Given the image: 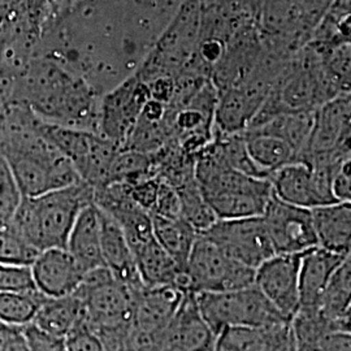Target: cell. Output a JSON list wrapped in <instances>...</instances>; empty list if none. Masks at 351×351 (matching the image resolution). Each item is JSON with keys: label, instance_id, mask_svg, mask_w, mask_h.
<instances>
[{"label": "cell", "instance_id": "obj_7", "mask_svg": "<svg viewBox=\"0 0 351 351\" xmlns=\"http://www.w3.org/2000/svg\"><path fill=\"white\" fill-rule=\"evenodd\" d=\"M199 234L233 261L254 269L275 255L262 216L217 219Z\"/></svg>", "mask_w": 351, "mask_h": 351}, {"label": "cell", "instance_id": "obj_29", "mask_svg": "<svg viewBox=\"0 0 351 351\" xmlns=\"http://www.w3.org/2000/svg\"><path fill=\"white\" fill-rule=\"evenodd\" d=\"M45 295L37 293L0 291V323L24 326L30 324L37 314Z\"/></svg>", "mask_w": 351, "mask_h": 351}, {"label": "cell", "instance_id": "obj_12", "mask_svg": "<svg viewBox=\"0 0 351 351\" xmlns=\"http://www.w3.org/2000/svg\"><path fill=\"white\" fill-rule=\"evenodd\" d=\"M216 339L202 316L197 295L186 291L175 315L158 337L155 351H213Z\"/></svg>", "mask_w": 351, "mask_h": 351}, {"label": "cell", "instance_id": "obj_35", "mask_svg": "<svg viewBox=\"0 0 351 351\" xmlns=\"http://www.w3.org/2000/svg\"><path fill=\"white\" fill-rule=\"evenodd\" d=\"M66 351H106L101 339L88 328L78 326L65 339Z\"/></svg>", "mask_w": 351, "mask_h": 351}, {"label": "cell", "instance_id": "obj_10", "mask_svg": "<svg viewBox=\"0 0 351 351\" xmlns=\"http://www.w3.org/2000/svg\"><path fill=\"white\" fill-rule=\"evenodd\" d=\"M186 291L172 285L143 287L133 316L134 351H155L156 341L175 315Z\"/></svg>", "mask_w": 351, "mask_h": 351}, {"label": "cell", "instance_id": "obj_36", "mask_svg": "<svg viewBox=\"0 0 351 351\" xmlns=\"http://www.w3.org/2000/svg\"><path fill=\"white\" fill-rule=\"evenodd\" d=\"M29 351H66L65 339L53 337L32 323L24 326Z\"/></svg>", "mask_w": 351, "mask_h": 351}, {"label": "cell", "instance_id": "obj_40", "mask_svg": "<svg viewBox=\"0 0 351 351\" xmlns=\"http://www.w3.org/2000/svg\"><path fill=\"white\" fill-rule=\"evenodd\" d=\"M213 351H219V350H213Z\"/></svg>", "mask_w": 351, "mask_h": 351}, {"label": "cell", "instance_id": "obj_16", "mask_svg": "<svg viewBox=\"0 0 351 351\" xmlns=\"http://www.w3.org/2000/svg\"><path fill=\"white\" fill-rule=\"evenodd\" d=\"M219 351H294L290 323L226 328L216 339Z\"/></svg>", "mask_w": 351, "mask_h": 351}, {"label": "cell", "instance_id": "obj_11", "mask_svg": "<svg viewBox=\"0 0 351 351\" xmlns=\"http://www.w3.org/2000/svg\"><path fill=\"white\" fill-rule=\"evenodd\" d=\"M301 254H275L255 269L254 285L289 322L300 310Z\"/></svg>", "mask_w": 351, "mask_h": 351}, {"label": "cell", "instance_id": "obj_31", "mask_svg": "<svg viewBox=\"0 0 351 351\" xmlns=\"http://www.w3.org/2000/svg\"><path fill=\"white\" fill-rule=\"evenodd\" d=\"M0 291L37 293L30 265L0 264Z\"/></svg>", "mask_w": 351, "mask_h": 351}, {"label": "cell", "instance_id": "obj_39", "mask_svg": "<svg viewBox=\"0 0 351 351\" xmlns=\"http://www.w3.org/2000/svg\"><path fill=\"white\" fill-rule=\"evenodd\" d=\"M351 159L341 164L332 181V193L337 202L351 201Z\"/></svg>", "mask_w": 351, "mask_h": 351}, {"label": "cell", "instance_id": "obj_15", "mask_svg": "<svg viewBox=\"0 0 351 351\" xmlns=\"http://www.w3.org/2000/svg\"><path fill=\"white\" fill-rule=\"evenodd\" d=\"M350 134L351 97L342 94L316 108L310 141L303 154L350 149Z\"/></svg>", "mask_w": 351, "mask_h": 351}, {"label": "cell", "instance_id": "obj_32", "mask_svg": "<svg viewBox=\"0 0 351 351\" xmlns=\"http://www.w3.org/2000/svg\"><path fill=\"white\" fill-rule=\"evenodd\" d=\"M21 201V194L16 186L12 173L0 156V223L10 221L17 206Z\"/></svg>", "mask_w": 351, "mask_h": 351}, {"label": "cell", "instance_id": "obj_21", "mask_svg": "<svg viewBox=\"0 0 351 351\" xmlns=\"http://www.w3.org/2000/svg\"><path fill=\"white\" fill-rule=\"evenodd\" d=\"M133 255L143 287L172 285L188 291L185 271L164 251L155 237L133 251Z\"/></svg>", "mask_w": 351, "mask_h": 351}, {"label": "cell", "instance_id": "obj_5", "mask_svg": "<svg viewBox=\"0 0 351 351\" xmlns=\"http://www.w3.org/2000/svg\"><path fill=\"white\" fill-rule=\"evenodd\" d=\"M39 130L73 164L81 181L93 189L106 186L110 168L120 147L101 134L52 124L38 119Z\"/></svg>", "mask_w": 351, "mask_h": 351}, {"label": "cell", "instance_id": "obj_22", "mask_svg": "<svg viewBox=\"0 0 351 351\" xmlns=\"http://www.w3.org/2000/svg\"><path fill=\"white\" fill-rule=\"evenodd\" d=\"M32 324L53 337L65 339L78 326L86 324L84 304L75 294L43 297Z\"/></svg>", "mask_w": 351, "mask_h": 351}, {"label": "cell", "instance_id": "obj_6", "mask_svg": "<svg viewBox=\"0 0 351 351\" xmlns=\"http://www.w3.org/2000/svg\"><path fill=\"white\" fill-rule=\"evenodd\" d=\"M188 291L194 294L220 293L254 284L255 269L239 263L198 234L185 267Z\"/></svg>", "mask_w": 351, "mask_h": 351}, {"label": "cell", "instance_id": "obj_34", "mask_svg": "<svg viewBox=\"0 0 351 351\" xmlns=\"http://www.w3.org/2000/svg\"><path fill=\"white\" fill-rule=\"evenodd\" d=\"M150 215H156L167 219H177L181 217V206L180 198L175 188L160 181L158 197L154 206V210Z\"/></svg>", "mask_w": 351, "mask_h": 351}, {"label": "cell", "instance_id": "obj_37", "mask_svg": "<svg viewBox=\"0 0 351 351\" xmlns=\"http://www.w3.org/2000/svg\"><path fill=\"white\" fill-rule=\"evenodd\" d=\"M0 351H29L24 326L0 323Z\"/></svg>", "mask_w": 351, "mask_h": 351}, {"label": "cell", "instance_id": "obj_14", "mask_svg": "<svg viewBox=\"0 0 351 351\" xmlns=\"http://www.w3.org/2000/svg\"><path fill=\"white\" fill-rule=\"evenodd\" d=\"M30 268L38 291L52 298L73 294L86 276L66 249L38 252Z\"/></svg>", "mask_w": 351, "mask_h": 351}, {"label": "cell", "instance_id": "obj_27", "mask_svg": "<svg viewBox=\"0 0 351 351\" xmlns=\"http://www.w3.org/2000/svg\"><path fill=\"white\" fill-rule=\"evenodd\" d=\"M176 191L180 198L181 217L198 233L207 230L217 220L213 208L202 194L197 178L190 180L182 186L176 189Z\"/></svg>", "mask_w": 351, "mask_h": 351}, {"label": "cell", "instance_id": "obj_24", "mask_svg": "<svg viewBox=\"0 0 351 351\" xmlns=\"http://www.w3.org/2000/svg\"><path fill=\"white\" fill-rule=\"evenodd\" d=\"M252 162L268 178L272 172L297 160V152L282 139L247 129L242 132Z\"/></svg>", "mask_w": 351, "mask_h": 351}, {"label": "cell", "instance_id": "obj_20", "mask_svg": "<svg viewBox=\"0 0 351 351\" xmlns=\"http://www.w3.org/2000/svg\"><path fill=\"white\" fill-rule=\"evenodd\" d=\"M311 215L317 246L341 255H350V202H335L314 207Z\"/></svg>", "mask_w": 351, "mask_h": 351}, {"label": "cell", "instance_id": "obj_33", "mask_svg": "<svg viewBox=\"0 0 351 351\" xmlns=\"http://www.w3.org/2000/svg\"><path fill=\"white\" fill-rule=\"evenodd\" d=\"M159 184H160V180L158 177L152 176V177L142 178L137 182L128 184V185H129L130 195H132L133 201L136 202L141 208L151 213L154 210L156 197H158Z\"/></svg>", "mask_w": 351, "mask_h": 351}, {"label": "cell", "instance_id": "obj_3", "mask_svg": "<svg viewBox=\"0 0 351 351\" xmlns=\"http://www.w3.org/2000/svg\"><path fill=\"white\" fill-rule=\"evenodd\" d=\"M195 178L217 219L262 216L272 197L268 178L245 175L204 154L195 159Z\"/></svg>", "mask_w": 351, "mask_h": 351}, {"label": "cell", "instance_id": "obj_25", "mask_svg": "<svg viewBox=\"0 0 351 351\" xmlns=\"http://www.w3.org/2000/svg\"><path fill=\"white\" fill-rule=\"evenodd\" d=\"M315 111L282 113L272 117L271 120L261 125L249 129L267 133L285 141L289 146H291L293 150L297 152V156L300 158L307 149L310 141L311 130L314 125Z\"/></svg>", "mask_w": 351, "mask_h": 351}, {"label": "cell", "instance_id": "obj_17", "mask_svg": "<svg viewBox=\"0 0 351 351\" xmlns=\"http://www.w3.org/2000/svg\"><path fill=\"white\" fill-rule=\"evenodd\" d=\"M349 255H341L315 246L301 254L300 310L317 308L329 280Z\"/></svg>", "mask_w": 351, "mask_h": 351}, {"label": "cell", "instance_id": "obj_19", "mask_svg": "<svg viewBox=\"0 0 351 351\" xmlns=\"http://www.w3.org/2000/svg\"><path fill=\"white\" fill-rule=\"evenodd\" d=\"M65 249L86 274L104 267L101 255V216L94 202L78 213Z\"/></svg>", "mask_w": 351, "mask_h": 351}, {"label": "cell", "instance_id": "obj_30", "mask_svg": "<svg viewBox=\"0 0 351 351\" xmlns=\"http://www.w3.org/2000/svg\"><path fill=\"white\" fill-rule=\"evenodd\" d=\"M37 255L38 251L13 226L12 219L0 223V264L30 265Z\"/></svg>", "mask_w": 351, "mask_h": 351}, {"label": "cell", "instance_id": "obj_13", "mask_svg": "<svg viewBox=\"0 0 351 351\" xmlns=\"http://www.w3.org/2000/svg\"><path fill=\"white\" fill-rule=\"evenodd\" d=\"M274 195L294 206L314 208L335 203L333 194L324 188L313 168L302 160H295L278 168L268 177Z\"/></svg>", "mask_w": 351, "mask_h": 351}, {"label": "cell", "instance_id": "obj_18", "mask_svg": "<svg viewBox=\"0 0 351 351\" xmlns=\"http://www.w3.org/2000/svg\"><path fill=\"white\" fill-rule=\"evenodd\" d=\"M99 210V208H98ZM101 216V255L104 267L114 278L129 287H143L139 278L134 255L126 241L121 226L110 215L99 210Z\"/></svg>", "mask_w": 351, "mask_h": 351}, {"label": "cell", "instance_id": "obj_28", "mask_svg": "<svg viewBox=\"0 0 351 351\" xmlns=\"http://www.w3.org/2000/svg\"><path fill=\"white\" fill-rule=\"evenodd\" d=\"M152 176H155V171L151 154L120 149L113 159L106 185L117 182L133 184Z\"/></svg>", "mask_w": 351, "mask_h": 351}, {"label": "cell", "instance_id": "obj_38", "mask_svg": "<svg viewBox=\"0 0 351 351\" xmlns=\"http://www.w3.org/2000/svg\"><path fill=\"white\" fill-rule=\"evenodd\" d=\"M313 351H351V332L336 329L326 333Z\"/></svg>", "mask_w": 351, "mask_h": 351}, {"label": "cell", "instance_id": "obj_8", "mask_svg": "<svg viewBox=\"0 0 351 351\" xmlns=\"http://www.w3.org/2000/svg\"><path fill=\"white\" fill-rule=\"evenodd\" d=\"M149 99V88L137 73L126 78L103 98L98 111V134L123 149Z\"/></svg>", "mask_w": 351, "mask_h": 351}, {"label": "cell", "instance_id": "obj_23", "mask_svg": "<svg viewBox=\"0 0 351 351\" xmlns=\"http://www.w3.org/2000/svg\"><path fill=\"white\" fill-rule=\"evenodd\" d=\"M152 232L158 243L185 271L190 251L198 237V232L182 217L167 219L151 215Z\"/></svg>", "mask_w": 351, "mask_h": 351}, {"label": "cell", "instance_id": "obj_9", "mask_svg": "<svg viewBox=\"0 0 351 351\" xmlns=\"http://www.w3.org/2000/svg\"><path fill=\"white\" fill-rule=\"evenodd\" d=\"M275 254H302L317 246L311 210L272 197L263 215Z\"/></svg>", "mask_w": 351, "mask_h": 351}, {"label": "cell", "instance_id": "obj_1", "mask_svg": "<svg viewBox=\"0 0 351 351\" xmlns=\"http://www.w3.org/2000/svg\"><path fill=\"white\" fill-rule=\"evenodd\" d=\"M38 119L17 112L0 126V156L8 165L21 198L81 182L73 164L39 130Z\"/></svg>", "mask_w": 351, "mask_h": 351}, {"label": "cell", "instance_id": "obj_26", "mask_svg": "<svg viewBox=\"0 0 351 351\" xmlns=\"http://www.w3.org/2000/svg\"><path fill=\"white\" fill-rule=\"evenodd\" d=\"M351 258L341 263L317 304L322 314L336 320H350L351 314Z\"/></svg>", "mask_w": 351, "mask_h": 351}, {"label": "cell", "instance_id": "obj_2", "mask_svg": "<svg viewBox=\"0 0 351 351\" xmlns=\"http://www.w3.org/2000/svg\"><path fill=\"white\" fill-rule=\"evenodd\" d=\"M94 189L78 182L50 193L21 198L12 223L26 242L38 252L65 249L75 219L93 203Z\"/></svg>", "mask_w": 351, "mask_h": 351}, {"label": "cell", "instance_id": "obj_4", "mask_svg": "<svg viewBox=\"0 0 351 351\" xmlns=\"http://www.w3.org/2000/svg\"><path fill=\"white\" fill-rule=\"evenodd\" d=\"M195 295L202 316L216 337L226 328L290 323L254 284L237 290Z\"/></svg>", "mask_w": 351, "mask_h": 351}]
</instances>
